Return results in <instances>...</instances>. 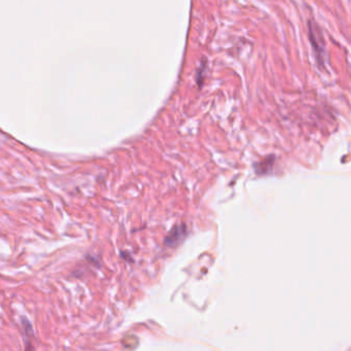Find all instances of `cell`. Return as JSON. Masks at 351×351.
Listing matches in <instances>:
<instances>
[{
    "label": "cell",
    "mask_w": 351,
    "mask_h": 351,
    "mask_svg": "<svg viewBox=\"0 0 351 351\" xmlns=\"http://www.w3.org/2000/svg\"><path fill=\"white\" fill-rule=\"evenodd\" d=\"M309 37L316 58L322 60L325 53V41L321 29L313 22H309Z\"/></svg>",
    "instance_id": "obj_1"
}]
</instances>
